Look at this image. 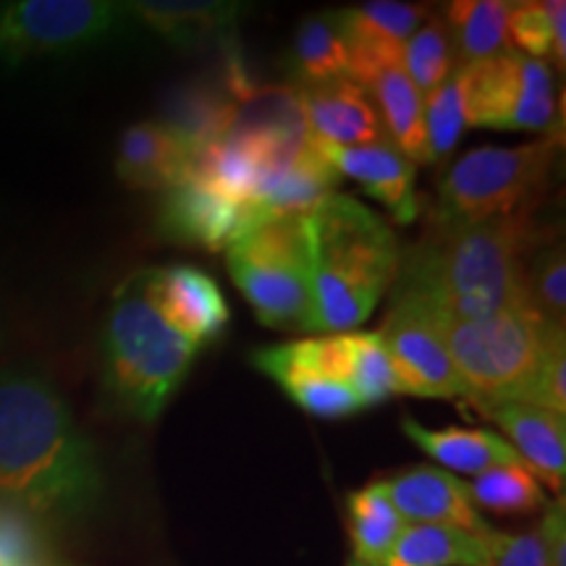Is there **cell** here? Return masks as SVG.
<instances>
[{"label": "cell", "instance_id": "8992f818", "mask_svg": "<svg viewBox=\"0 0 566 566\" xmlns=\"http://www.w3.org/2000/svg\"><path fill=\"white\" fill-rule=\"evenodd\" d=\"M226 268L260 323L275 331H310L313 283L302 216L252 226L226 250Z\"/></svg>", "mask_w": 566, "mask_h": 566}, {"label": "cell", "instance_id": "f35d334b", "mask_svg": "<svg viewBox=\"0 0 566 566\" xmlns=\"http://www.w3.org/2000/svg\"><path fill=\"white\" fill-rule=\"evenodd\" d=\"M59 566H61V564H59Z\"/></svg>", "mask_w": 566, "mask_h": 566}, {"label": "cell", "instance_id": "f1b7e54d", "mask_svg": "<svg viewBox=\"0 0 566 566\" xmlns=\"http://www.w3.org/2000/svg\"><path fill=\"white\" fill-rule=\"evenodd\" d=\"M401 69L422 97L433 95L443 82L459 69L454 40L441 13L430 11V17L417 27L401 51Z\"/></svg>", "mask_w": 566, "mask_h": 566}, {"label": "cell", "instance_id": "44dd1931", "mask_svg": "<svg viewBox=\"0 0 566 566\" xmlns=\"http://www.w3.org/2000/svg\"><path fill=\"white\" fill-rule=\"evenodd\" d=\"M409 441H415L430 459L443 464L451 472H464V475H483L495 467H520L525 464L520 454L512 449L506 438L493 430H462L443 428L430 430L412 417L401 420ZM527 467V464H525Z\"/></svg>", "mask_w": 566, "mask_h": 566}, {"label": "cell", "instance_id": "5bb4252c", "mask_svg": "<svg viewBox=\"0 0 566 566\" xmlns=\"http://www.w3.org/2000/svg\"><path fill=\"white\" fill-rule=\"evenodd\" d=\"M430 17L422 3L370 0L342 11V24L352 53V80L365 84L386 66H401V51L417 27Z\"/></svg>", "mask_w": 566, "mask_h": 566}, {"label": "cell", "instance_id": "4dcf8cb0", "mask_svg": "<svg viewBox=\"0 0 566 566\" xmlns=\"http://www.w3.org/2000/svg\"><path fill=\"white\" fill-rule=\"evenodd\" d=\"M472 504L493 514H530L546 506V495L525 464L495 467L467 483Z\"/></svg>", "mask_w": 566, "mask_h": 566}, {"label": "cell", "instance_id": "1f68e13d", "mask_svg": "<svg viewBox=\"0 0 566 566\" xmlns=\"http://www.w3.org/2000/svg\"><path fill=\"white\" fill-rule=\"evenodd\" d=\"M0 566H59L40 516L9 499H0Z\"/></svg>", "mask_w": 566, "mask_h": 566}, {"label": "cell", "instance_id": "836d02e7", "mask_svg": "<svg viewBox=\"0 0 566 566\" xmlns=\"http://www.w3.org/2000/svg\"><path fill=\"white\" fill-rule=\"evenodd\" d=\"M467 129L462 84L457 71L449 82H443L433 95L424 97V137H428V163L443 160L454 153Z\"/></svg>", "mask_w": 566, "mask_h": 566}, {"label": "cell", "instance_id": "7c38bea8", "mask_svg": "<svg viewBox=\"0 0 566 566\" xmlns=\"http://www.w3.org/2000/svg\"><path fill=\"white\" fill-rule=\"evenodd\" d=\"M160 229L168 239L184 247L221 252L237 242L252 226L263 223L247 205L223 200L192 179H184L163 192Z\"/></svg>", "mask_w": 566, "mask_h": 566}, {"label": "cell", "instance_id": "cb8c5ba5", "mask_svg": "<svg viewBox=\"0 0 566 566\" xmlns=\"http://www.w3.org/2000/svg\"><path fill=\"white\" fill-rule=\"evenodd\" d=\"M493 535L451 525H405L386 566H483Z\"/></svg>", "mask_w": 566, "mask_h": 566}, {"label": "cell", "instance_id": "603a6c76", "mask_svg": "<svg viewBox=\"0 0 566 566\" xmlns=\"http://www.w3.org/2000/svg\"><path fill=\"white\" fill-rule=\"evenodd\" d=\"M363 87L373 97L388 142L409 163H428V137H424V97L409 82L401 66H386L373 74Z\"/></svg>", "mask_w": 566, "mask_h": 566}, {"label": "cell", "instance_id": "ac0fdd59", "mask_svg": "<svg viewBox=\"0 0 566 566\" xmlns=\"http://www.w3.org/2000/svg\"><path fill=\"white\" fill-rule=\"evenodd\" d=\"M475 409L512 438V449L527 464L537 483L548 485L554 493L564 491L566 415L548 412V409L533 405H520V401L475 405Z\"/></svg>", "mask_w": 566, "mask_h": 566}, {"label": "cell", "instance_id": "d4e9b609", "mask_svg": "<svg viewBox=\"0 0 566 566\" xmlns=\"http://www.w3.org/2000/svg\"><path fill=\"white\" fill-rule=\"evenodd\" d=\"M509 0H454L443 9L459 66L512 53L509 42Z\"/></svg>", "mask_w": 566, "mask_h": 566}, {"label": "cell", "instance_id": "d6986e66", "mask_svg": "<svg viewBox=\"0 0 566 566\" xmlns=\"http://www.w3.org/2000/svg\"><path fill=\"white\" fill-rule=\"evenodd\" d=\"M129 13L168 45L192 51L233 38L244 6L226 0H137L129 3Z\"/></svg>", "mask_w": 566, "mask_h": 566}, {"label": "cell", "instance_id": "74e56055", "mask_svg": "<svg viewBox=\"0 0 566 566\" xmlns=\"http://www.w3.org/2000/svg\"><path fill=\"white\" fill-rule=\"evenodd\" d=\"M349 566H367V564H359V562H352Z\"/></svg>", "mask_w": 566, "mask_h": 566}, {"label": "cell", "instance_id": "9c48e42d", "mask_svg": "<svg viewBox=\"0 0 566 566\" xmlns=\"http://www.w3.org/2000/svg\"><path fill=\"white\" fill-rule=\"evenodd\" d=\"M467 126L495 132H546L556 126V84L548 63L522 53L457 69Z\"/></svg>", "mask_w": 566, "mask_h": 566}, {"label": "cell", "instance_id": "d590c367", "mask_svg": "<svg viewBox=\"0 0 566 566\" xmlns=\"http://www.w3.org/2000/svg\"><path fill=\"white\" fill-rule=\"evenodd\" d=\"M483 566H548V551L541 527L522 535L495 533Z\"/></svg>", "mask_w": 566, "mask_h": 566}, {"label": "cell", "instance_id": "d6a6232c", "mask_svg": "<svg viewBox=\"0 0 566 566\" xmlns=\"http://www.w3.org/2000/svg\"><path fill=\"white\" fill-rule=\"evenodd\" d=\"M349 386L357 394L363 409L380 407L401 394L391 359H388V352L378 334H359V331L352 334Z\"/></svg>", "mask_w": 566, "mask_h": 566}, {"label": "cell", "instance_id": "e0dca14e", "mask_svg": "<svg viewBox=\"0 0 566 566\" xmlns=\"http://www.w3.org/2000/svg\"><path fill=\"white\" fill-rule=\"evenodd\" d=\"M323 158L338 176L357 181L373 200H378L399 226L417 221L420 197H417V171L391 142L365 147H331L317 142Z\"/></svg>", "mask_w": 566, "mask_h": 566}, {"label": "cell", "instance_id": "3957f363", "mask_svg": "<svg viewBox=\"0 0 566 566\" xmlns=\"http://www.w3.org/2000/svg\"><path fill=\"white\" fill-rule=\"evenodd\" d=\"M313 283L310 331L349 334L378 307L399 275L391 226L352 195H328L302 216Z\"/></svg>", "mask_w": 566, "mask_h": 566}, {"label": "cell", "instance_id": "e575fe53", "mask_svg": "<svg viewBox=\"0 0 566 566\" xmlns=\"http://www.w3.org/2000/svg\"><path fill=\"white\" fill-rule=\"evenodd\" d=\"M520 405H533L548 412L566 415V336L564 328H556L548 338L541 365L520 396Z\"/></svg>", "mask_w": 566, "mask_h": 566}, {"label": "cell", "instance_id": "52a82bcc", "mask_svg": "<svg viewBox=\"0 0 566 566\" xmlns=\"http://www.w3.org/2000/svg\"><path fill=\"white\" fill-rule=\"evenodd\" d=\"M441 328L472 407L520 399L556 331L530 307L441 323Z\"/></svg>", "mask_w": 566, "mask_h": 566}, {"label": "cell", "instance_id": "ffe728a7", "mask_svg": "<svg viewBox=\"0 0 566 566\" xmlns=\"http://www.w3.org/2000/svg\"><path fill=\"white\" fill-rule=\"evenodd\" d=\"M189 150L160 122H139L122 134L116 174L126 187L166 192L187 179Z\"/></svg>", "mask_w": 566, "mask_h": 566}, {"label": "cell", "instance_id": "9a60e30c", "mask_svg": "<svg viewBox=\"0 0 566 566\" xmlns=\"http://www.w3.org/2000/svg\"><path fill=\"white\" fill-rule=\"evenodd\" d=\"M380 483L405 525H451L480 535L493 533L472 504L467 483L451 472L417 464Z\"/></svg>", "mask_w": 566, "mask_h": 566}, {"label": "cell", "instance_id": "8d00e7d4", "mask_svg": "<svg viewBox=\"0 0 566 566\" xmlns=\"http://www.w3.org/2000/svg\"><path fill=\"white\" fill-rule=\"evenodd\" d=\"M543 541L548 551V566H566V516H564V499L548 506L546 516L541 522Z\"/></svg>", "mask_w": 566, "mask_h": 566}, {"label": "cell", "instance_id": "83f0119b", "mask_svg": "<svg viewBox=\"0 0 566 566\" xmlns=\"http://www.w3.org/2000/svg\"><path fill=\"white\" fill-rule=\"evenodd\" d=\"M509 42L516 53L564 71L566 63V3L564 0H525L509 11Z\"/></svg>", "mask_w": 566, "mask_h": 566}, {"label": "cell", "instance_id": "4316f807", "mask_svg": "<svg viewBox=\"0 0 566 566\" xmlns=\"http://www.w3.org/2000/svg\"><path fill=\"white\" fill-rule=\"evenodd\" d=\"M405 522L396 512L384 483H370L349 495V535L354 562L367 566H386L399 541Z\"/></svg>", "mask_w": 566, "mask_h": 566}, {"label": "cell", "instance_id": "ba28073f", "mask_svg": "<svg viewBox=\"0 0 566 566\" xmlns=\"http://www.w3.org/2000/svg\"><path fill=\"white\" fill-rule=\"evenodd\" d=\"M129 21V3L113 0L0 3V66L87 51L122 34Z\"/></svg>", "mask_w": 566, "mask_h": 566}, {"label": "cell", "instance_id": "7402d4cb", "mask_svg": "<svg viewBox=\"0 0 566 566\" xmlns=\"http://www.w3.org/2000/svg\"><path fill=\"white\" fill-rule=\"evenodd\" d=\"M289 71L300 87L352 80V53L342 24V11L313 13L296 27L289 48Z\"/></svg>", "mask_w": 566, "mask_h": 566}, {"label": "cell", "instance_id": "2e32d148", "mask_svg": "<svg viewBox=\"0 0 566 566\" xmlns=\"http://www.w3.org/2000/svg\"><path fill=\"white\" fill-rule=\"evenodd\" d=\"M304 126L315 142L331 147H365L388 142L373 97L354 80L294 90Z\"/></svg>", "mask_w": 566, "mask_h": 566}, {"label": "cell", "instance_id": "5b68a950", "mask_svg": "<svg viewBox=\"0 0 566 566\" xmlns=\"http://www.w3.org/2000/svg\"><path fill=\"white\" fill-rule=\"evenodd\" d=\"M556 147V134H546L527 145L464 153L438 179L433 226H472L535 208L551 179Z\"/></svg>", "mask_w": 566, "mask_h": 566}, {"label": "cell", "instance_id": "f546056e", "mask_svg": "<svg viewBox=\"0 0 566 566\" xmlns=\"http://www.w3.org/2000/svg\"><path fill=\"white\" fill-rule=\"evenodd\" d=\"M522 294L527 307L546 325L564 328L566 317V254L564 244L548 242L522 260Z\"/></svg>", "mask_w": 566, "mask_h": 566}, {"label": "cell", "instance_id": "8fae6325", "mask_svg": "<svg viewBox=\"0 0 566 566\" xmlns=\"http://www.w3.org/2000/svg\"><path fill=\"white\" fill-rule=\"evenodd\" d=\"M378 336L391 359L401 394L420 399H467V388L446 346L441 321L430 304L396 292Z\"/></svg>", "mask_w": 566, "mask_h": 566}, {"label": "cell", "instance_id": "4fadbf2b", "mask_svg": "<svg viewBox=\"0 0 566 566\" xmlns=\"http://www.w3.org/2000/svg\"><path fill=\"white\" fill-rule=\"evenodd\" d=\"M150 302L176 334L197 349L216 342L229 325V304L216 279L195 265L150 268Z\"/></svg>", "mask_w": 566, "mask_h": 566}, {"label": "cell", "instance_id": "277c9868", "mask_svg": "<svg viewBox=\"0 0 566 566\" xmlns=\"http://www.w3.org/2000/svg\"><path fill=\"white\" fill-rule=\"evenodd\" d=\"M147 283L150 268L129 275L113 294L103 325L105 391L142 422L158 420L200 352L158 315Z\"/></svg>", "mask_w": 566, "mask_h": 566}, {"label": "cell", "instance_id": "30bf717a", "mask_svg": "<svg viewBox=\"0 0 566 566\" xmlns=\"http://www.w3.org/2000/svg\"><path fill=\"white\" fill-rule=\"evenodd\" d=\"M250 359L254 370L275 380L307 415L342 420L363 412V405L349 386L352 334L265 346L254 349Z\"/></svg>", "mask_w": 566, "mask_h": 566}, {"label": "cell", "instance_id": "6da1fadb", "mask_svg": "<svg viewBox=\"0 0 566 566\" xmlns=\"http://www.w3.org/2000/svg\"><path fill=\"white\" fill-rule=\"evenodd\" d=\"M101 495L95 449L53 384L32 370L0 373V499L69 520Z\"/></svg>", "mask_w": 566, "mask_h": 566}, {"label": "cell", "instance_id": "484cf974", "mask_svg": "<svg viewBox=\"0 0 566 566\" xmlns=\"http://www.w3.org/2000/svg\"><path fill=\"white\" fill-rule=\"evenodd\" d=\"M233 118H237V97L226 84L223 87L195 84L174 95V101L168 103L166 122L160 124L187 147L192 158V153L229 134Z\"/></svg>", "mask_w": 566, "mask_h": 566}, {"label": "cell", "instance_id": "7a4b0ae2", "mask_svg": "<svg viewBox=\"0 0 566 566\" xmlns=\"http://www.w3.org/2000/svg\"><path fill=\"white\" fill-rule=\"evenodd\" d=\"M535 239V208L472 226H433L401 254L394 289L430 304L441 323L527 307L522 260L541 244Z\"/></svg>", "mask_w": 566, "mask_h": 566}]
</instances>
